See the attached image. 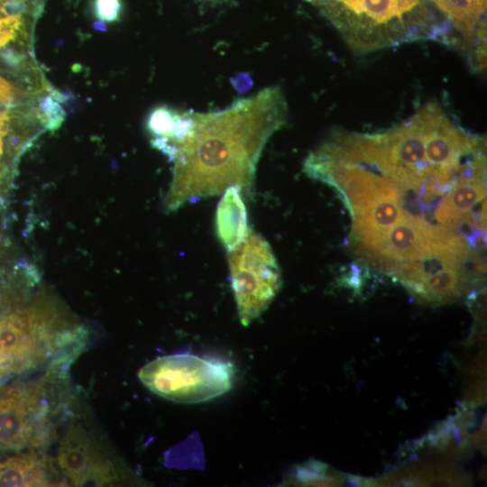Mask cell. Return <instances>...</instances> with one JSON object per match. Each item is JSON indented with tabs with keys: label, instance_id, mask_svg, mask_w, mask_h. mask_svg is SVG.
Returning a JSON list of instances; mask_svg holds the SVG:
<instances>
[{
	"label": "cell",
	"instance_id": "obj_1",
	"mask_svg": "<svg viewBox=\"0 0 487 487\" xmlns=\"http://www.w3.org/2000/svg\"><path fill=\"white\" fill-rule=\"evenodd\" d=\"M286 115L287 103L276 86L220 111L194 112L192 127L176 146L166 208L175 211L229 187L251 198L259 158Z\"/></svg>",
	"mask_w": 487,
	"mask_h": 487
},
{
	"label": "cell",
	"instance_id": "obj_2",
	"mask_svg": "<svg viewBox=\"0 0 487 487\" xmlns=\"http://www.w3.org/2000/svg\"><path fill=\"white\" fill-rule=\"evenodd\" d=\"M314 5L357 51L431 38L420 0H319Z\"/></svg>",
	"mask_w": 487,
	"mask_h": 487
},
{
	"label": "cell",
	"instance_id": "obj_3",
	"mask_svg": "<svg viewBox=\"0 0 487 487\" xmlns=\"http://www.w3.org/2000/svg\"><path fill=\"white\" fill-rule=\"evenodd\" d=\"M82 326L69 324L40 301L0 320V377L31 370L55 355L75 354L84 341Z\"/></svg>",
	"mask_w": 487,
	"mask_h": 487
},
{
	"label": "cell",
	"instance_id": "obj_4",
	"mask_svg": "<svg viewBox=\"0 0 487 487\" xmlns=\"http://www.w3.org/2000/svg\"><path fill=\"white\" fill-rule=\"evenodd\" d=\"M141 382L166 400L185 404L208 401L227 392L233 384L229 363L190 354L159 356L138 372Z\"/></svg>",
	"mask_w": 487,
	"mask_h": 487
},
{
	"label": "cell",
	"instance_id": "obj_5",
	"mask_svg": "<svg viewBox=\"0 0 487 487\" xmlns=\"http://www.w3.org/2000/svg\"><path fill=\"white\" fill-rule=\"evenodd\" d=\"M228 267L239 320L247 326L278 293L280 271L268 242L251 229L244 240L228 252Z\"/></svg>",
	"mask_w": 487,
	"mask_h": 487
},
{
	"label": "cell",
	"instance_id": "obj_6",
	"mask_svg": "<svg viewBox=\"0 0 487 487\" xmlns=\"http://www.w3.org/2000/svg\"><path fill=\"white\" fill-rule=\"evenodd\" d=\"M59 372L50 370L39 380L0 396V445L41 447L54 433L52 389Z\"/></svg>",
	"mask_w": 487,
	"mask_h": 487
},
{
	"label": "cell",
	"instance_id": "obj_7",
	"mask_svg": "<svg viewBox=\"0 0 487 487\" xmlns=\"http://www.w3.org/2000/svg\"><path fill=\"white\" fill-rule=\"evenodd\" d=\"M56 460L61 473L76 486L112 485L124 476L103 443L80 426H70L62 436Z\"/></svg>",
	"mask_w": 487,
	"mask_h": 487
},
{
	"label": "cell",
	"instance_id": "obj_8",
	"mask_svg": "<svg viewBox=\"0 0 487 487\" xmlns=\"http://www.w3.org/2000/svg\"><path fill=\"white\" fill-rule=\"evenodd\" d=\"M424 130L425 156L433 167H454L464 156L479 150L478 142L464 134L436 104L418 112Z\"/></svg>",
	"mask_w": 487,
	"mask_h": 487
},
{
	"label": "cell",
	"instance_id": "obj_9",
	"mask_svg": "<svg viewBox=\"0 0 487 487\" xmlns=\"http://www.w3.org/2000/svg\"><path fill=\"white\" fill-rule=\"evenodd\" d=\"M391 160L421 179L433 171L425 156L423 124L418 113L388 132L377 134Z\"/></svg>",
	"mask_w": 487,
	"mask_h": 487
},
{
	"label": "cell",
	"instance_id": "obj_10",
	"mask_svg": "<svg viewBox=\"0 0 487 487\" xmlns=\"http://www.w3.org/2000/svg\"><path fill=\"white\" fill-rule=\"evenodd\" d=\"M401 195L382 196L353 215L354 238L366 250L405 217Z\"/></svg>",
	"mask_w": 487,
	"mask_h": 487
},
{
	"label": "cell",
	"instance_id": "obj_11",
	"mask_svg": "<svg viewBox=\"0 0 487 487\" xmlns=\"http://www.w3.org/2000/svg\"><path fill=\"white\" fill-rule=\"evenodd\" d=\"M468 482L460 468L448 461L411 465L389 476L372 480L373 486H454Z\"/></svg>",
	"mask_w": 487,
	"mask_h": 487
},
{
	"label": "cell",
	"instance_id": "obj_12",
	"mask_svg": "<svg viewBox=\"0 0 487 487\" xmlns=\"http://www.w3.org/2000/svg\"><path fill=\"white\" fill-rule=\"evenodd\" d=\"M237 187H229L217 205L216 214V234L229 252L239 245L246 237L249 228L247 212Z\"/></svg>",
	"mask_w": 487,
	"mask_h": 487
},
{
	"label": "cell",
	"instance_id": "obj_13",
	"mask_svg": "<svg viewBox=\"0 0 487 487\" xmlns=\"http://www.w3.org/2000/svg\"><path fill=\"white\" fill-rule=\"evenodd\" d=\"M53 472L45 457L35 454L13 456L0 463V486L54 485Z\"/></svg>",
	"mask_w": 487,
	"mask_h": 487
},
{
	"label": "cell",
	"instance_id": "obj_14",
	"mask_svg": "<svg viewBox=\"0 0 487 487\" xmlns=\"http://www.w3.org/2000/svg\"><path fill=\"white\" fill-rule=\"evenodd\" d=\"M287 485L297 486H341L345 483L356 486H372V479L346 475L334 471L319 461H308L295 466L285 481Z\"/></svg>",
	"mask_w": 487,
	"mask_h": 487
},
{
	"label": "cell",
	"instance_id": "obj_15",
	"mask_svg": "<svg viewBox=\"0 0 487 487\" xmlns=\"http://www.w3.org/2000/svg\"><path fill=\"white\" fill-rule=\"evenodd\" d=\"M462 32L472 35L486 9V0H431Z\"/></svg>",
	"mask_w": 487,
	"mask_h": 487
},
{
	"label": "cell",
	"instance_id": "obj_16",
	"mask_svg": "<svg viewBox=\"0 0 487 487\" xmlns=\"http://www.w3.org/2000/svg\"><path fill=\"white\" fill-rule=\"evenodd\" d=\"M179 111L168 106H160L151 111L146 126L148 132L154 137L169 139L180 115Z\"/></svg>",
	"mask_w": 487,
	"mask_h": 487
},
{
	"label": "cell",
	"instance_id": "obj_17",
	"mask_svg": "<svg viewBox=\"0 0 487 487\" xmlns=\"http://www.w3.org/2000/svg\"><path fill=\"white\" fill-rule=\"evenodd\" d=\"M38 117L47 130L54 132L64 123L66 113L60 103L50 94L40 99Z\"/></svg>",
	"mask_w": 487,
	"mask_h": 487
},
{
	"label": "cell",
	"instance_id": "obj_18",
	"mask_svg": "<svg viewBox=\"0 0 487 487\" xmlns=\"http://www.w3.org/2000/svg\"><path fill=\"white\" fill-rule=\"evenodd\" d=\"M93 13L104 23H115L121 18L123 4L121 0H93Z\"/></svg>",
	"mask_w": 487,
	"mask_h": 487
},
{
	"label": "cell",
	"instance_id": "obj_19",
	"mask_svg": "<svg viewBox=\"0 0 487 487\" xmlns=\"http://www.w3.org/2000/svg\"><path fill=\"white\" fill-rule=\"evenodd\" d=\"M23 24L22 14L5 15L0 11V47L14 40Z\"/></svg>",
	"mask_w": 487,
	"mask_h": 487
},
{
	"label": "cell",
	"instance_id": "obj_20",
	"mask_svg": "<svg viewBox=\"0 0 487 487\" xmlns=\"http://www.w3.org/2000/svg\"><path fill=\"white\" fill-rule=\"evenodd\" d=\"M19 95L18 89L0 76V106L12 103Z\"/></svg>",
	"mask_w": 487,
	"mask_h": 487
},
{
	"label": "cell",
	"instance_id": "obj_21",
	"mask_svg": "<svg viewBox=\"0 0 487 487\" xmlns=\"http://www.w3.org/2000/svg\"><path fill=\"white\" fill-rule=\"evenodd\" d=\"M231 82L239 93H244L252 87V78L246 73H241L231 78Z\"/></svg>",
	"mask_w": 487,
	"mask_h": 487
},
{
	"label": "cell",
	"instance_id": "obj_22",
	"mask_svg": "<svg viewBox=\"0 0 487 487\" xmlns=\"http://www.w3.org/2000/svg\"><path fill=\"white\" fill-rule=\"evenodd\" d=\"M0 58L4 60V62L14 69L19 66L22 60L18 53L11 49L0 50Z\"/></svg>",
	"mask_w": 487,
	"mask_h": 487
},
{
	"label": "cell",
	"instance_id": "obj_23",
	"mask_svg": "<svg viewBox=\"0 0 487 487\" xmlns=\"http://www.w3.org/2000/svg\"><path fill=\"white\" fill-rule=\"evenodd\" d=\"M8 120V115L0 118V145H3L4 128Z\"/></svg>",
	"mask_w": 487,
	"mask_h": 487
},
{
	"label": "cell",
	"instance_id": "obj_24",
	"mask_svg": "<svg viewBox=\"0 0 487 487\" xmlns=\"http://www.w3.org/2000/svg\"><path fill=\"white\" fill-rule=\"evenodd\" d=\"M305 1H307V2H308V3H310V4H312V5H314V4H316V3H317V1H319V0H305Z\"/></svg>",
	"mask_w": 487,
	"mask_h": 487
},
{
	"label": "cell",
	"instance_id": "obj_25",
	"mask_svg": "<svg viewBox=\"0 0 487 487\" xmlns=\"http://www.w3.org/2000/svg\"><path fill=\"white\" fill-rule=\"evenodd\" d=\"M3 145H0V155L2 154Z\"/></svg>",
	"mask_w": 487,
	"mask_h": 487
}]
</instances>
